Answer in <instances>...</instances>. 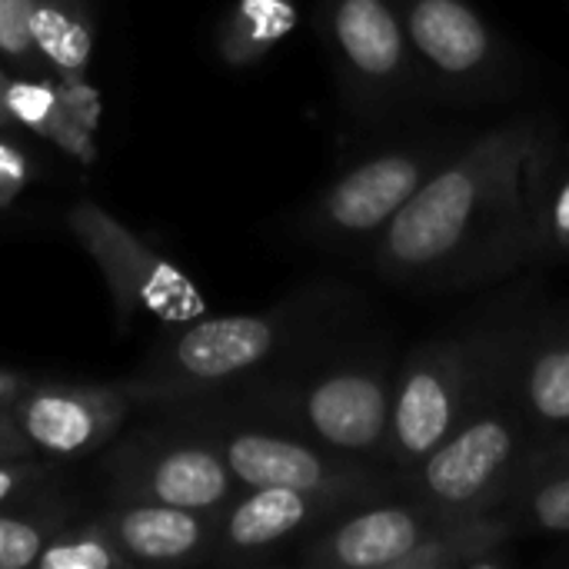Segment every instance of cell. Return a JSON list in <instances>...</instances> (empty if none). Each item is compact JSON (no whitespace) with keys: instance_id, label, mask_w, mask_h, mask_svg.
Listing matches in <instances>:
<instances>
[{"instance_id":"4","label":"cell","mask_w":569,"mask_h":569,"mask_svg":"<svg viewBox=\"0 0 569 569\" xmlns=\"http://www.w3.org/2000/svg\"><path fill=\"white\" fill-rule=\"evenodd\" d=\"M130 407L133 403L120 383L33 380L10 403V417L33 453L47 460H73L107 447L120 433Z\"/></svg>"},{"instance_id":"18","label":"cell","mask_w":569,"mask_h":569,"mask_svg":"<svg viewBox=\"0 0 569 569\" xmlns=\"http://www.w3.org/2000/svg\"><path fill=\"white\" fill-rule=\"evenodd\" d=\"M523 403L550 430H569V337L533 350L523 373Z\"/></svg>"},{"instance_id":"21","label":"cell","mask_w":569,"mask_h":569,"mask_svg":"<svg viewBox=\"0 0 569 569\" xmlns=\"http://www.w3.org/2000/svg\"><path fill=\"white\" fill-rule=\"evenodd\" d=\"M0 63L23 77H53L30 33L27 0H0Z\"/></svg>"},{"instance_id":"10","label":"cell","mask_w":569,"mask_h":569,"mask_svg":"<svg viewBox=\"0 0 569 569\" xmlns=\"http://www.w3.org/2000/svg\"><path fill=\"white\" fill-rule=\"evenodd\" d=\"M423 183V163L410 153H383L353 167L323 197V217L330 227L347 233L377 230L390 223L397 210Z\"/></svg>"},{"instance_id":"8","label":"cell","mask_w":569,"mask_h":569,"mask_svg":"<svg viewBox=\"0 0 569 569\" xmlns=\"http://www.w3.org/2000/svg\"><path fill=\"white\" fill-rule=\"evenodd\" d=\"M210 513L163 503H117L100 527L133 567H173L197 560L210 543Z\"/></svg>"},{"instance_id":"9","label":"cell","mask_w":569,"mask_h":569,"mask_svg":"<svg viewBox=\"0 0 569 569\" xmlns=\"http://www.w3.org/2000/svg\"><path fill=\"white\" fill-rule=\"evenodd\" d=\"M390 393L370 373H333L323 377L303 400L310 430L337 450H370L390 427Z\"/></svg>"},{"instance_id":"13","label":"cell","mask_w":569,"mask_h":569,"mask_svg":"<svg viewBox=\"0 0 569 569\" xmlns=\"http://www.w3.org/2000/svg\"><path fill=\"white\" fill-rule=\"evenodd\" d=\"M420 547V520L400 507H380L340 523L317 550L320 563L347 569L403 567Z\"/></svg>"},{"instance_id":"17","label":"cell","mask_w":569,"mask_h":569,"mask_svg":"<svg viewBox=\"0 0 569 569\" xmlns=\"http://www.w3.org/2000/svg\"><path fill=\"white\" fill-rule=\"evenodd\" d=\"M333 33L347 60L367 77H387L403 60V30L383 0H340Z\"/></svg>"},{"instance_id":"12","label":"cell","mask_w":569,"mask_h":569,"mask_svg":"<svg viewBox=\"0 0 569 569\" xmlns=\"http://www.w3.org/2000/svg\"><path fill=\"white\" fill-rule=\"evenodd\" d=\"M223 460L237 483L260 490V487H287L303 493H327L333 487V470L320 453H313L303 443L260 433V430H240L223 440Z\"/></svg>"},{"instance_id":"6","label":"cell","mask_w":569,"mask_h":569,"mask_svg":"<svg viewBox=\"0 0 569 569\" xmlns=\"http://www.w3.org/2000/svg\"><path fill=\"white\" fill-rule=\"evenodd\" d=\"M513 453L517 427L500 413H480L423 460V490L443 510H467L513 467Z\"/></svg>"},{"instance_id":"2","label":"cell","mask_w":569,"mask_h":569,"mask_svg":"<svg viewBox=\"0 0 569 569\" xmlns=\"http://www.w3.org/2000/svg\"><path fill=\"white\" fill-rule=\"evenodd\" d=\"M280 340V320L260 313L213 317L187 327L140 373L120 383L133 407L173 403L263 363Z\"/></svg>"},{"instance_id":"20","label":"cell","mask_w":569,"mask_h":569,"mask_svg":"<svg viewBox=\"0 0 569 569\" xmlns=\"http://www.w3.org/2000/svg\"><path fill=\"white\" fill-rule=\"evenodd\" d=\"M67 523L60 507L3 510L0 507V569H33L47 540Z\"/></svg>"},{"instance_id":"27","label":"cell","mask_w":569,"mask_h":569,"mask_svg":"<svg viewBox=\"0 0 569 569\" xmlns=\"http://www.w3.org/2000/svg\"><path fill=\"white\" fill-rule=\"evenodd\" d=\"M0 73H3V63H0ZM0 123H13L10 113H7V107H3V90H0Z\"/></svg>"},{"instance_id":"26","label":"cell","mask_w":569,"mask_h":569,"mask_svg":"<svg viewBox=\"0 0 569 569\" xmlns=\"http://www.w3.org/2000/svg\"><path fill=\"white\" fill-rule=\"evenodd\" d=\"M13 157H20V153H13V150L0 147V163H7V160H13ZM23 180H27V177H20V173H3V170H0V200H10Z\"/></svg>"},{"instance_id":"22","label":"cell","mask_w":569,"mask_h":569,"mask_svg":"<svg viewBox=\"0 0 569 569\" xmlns=\"http://www.w3.org/2000/svg\"><path fill=\"white\" fill-rule=\"evenodd\" d=\"M530 517L537 527L553 530V533H569V473L540 483L530 497Z\"/></svg>"},{"instance_id":"16","label":"cell","mask_w":569,"mask_h":569,"mask_svg":"<svg viewBox=\"0 0 569 569\" xmlns=\"http://www.w3.org/2000/svg\"><path fill=\"white\" fill-rule=\"evenodd\" d=\"M30 33L50 73L70 87H90L93 10L90 0H27Z\"/></svg>"},{"instance_id":"19","label":"cell","mask_w":569,"mask_h":569,"mask_svg":"<svg viewBox=\"0 0 569 569\" xmlns=\"http://www.w3.org/2000/svg\"><path fill=\"white\" fill-rule=\"evenodd\" d=\"M133 563L113 547L100 520H87L80 527H60L47 547L40 550L33 569H130Z\"/></svg>"},{"instance_id":"5","label":"cell","mask_w":569,"mask_h":569,"mask_svg":"<svg viewBox=\"0 0 569 569\" xmlns=\"http://www.w3.org/2000/svg\"><path fill=\"white\" fill-rule=\"evenodd\" d=\"M237 477L220 450L203 443H127L110 460V493L117 503H163L213 513L233 497Z\"/></svg>"},{"instance_id":"11","label":"cell","mask_w":569,"mask_h":569,"mask_svg":"<svg viewBox=\"0 0 569 569\" xmlns=\"http://www.w3.org/2000/svg\"><path fill=\"white\" fill-rule=\"evenodd\" d=\"M460 407L457 373L437 360L417 363L393 400V437L407 460H427L450 433Z\"/></svg>"},{"instance_id":"23","label":"cell","mask_w":569,"mask_h":569,"mask_svg":"<svg viewBox=\"0 0 569 569\" xmlns=\"http://www.w3.org/2000/svg\"><path fill=\"white\" fill-rule=\"evenodd\" d=\"M43 477V467L33 463V457L23 460H0V507H7L13 497L30 490Z\"/></svg>"},{"instance_id":"25","label":"cell","mask_w":569,"mask_h":569,"mask_svg":"<svg viewBox=\"0 0 569 569\" xmlns=\"http://www.w3.org/2000/svg\"><path fill=\"white\" fill-rule=\"evenodd\" d=\"M33 380L27 373H17V370H3L0 367V410H10V403L30 387Z\"/></svg>"},{"instance_id":"24","label":"cell","mask_w":569,"mask_h":569,"mask_svg":"<svg viewBox=\"0 0 569 569\" xmlns=\"http://www.w3.org/2000/svg\"><path fill=\"white\" fill-rule=\"evenodd\" d=\"M23 457H33V450L23 440L20 427L13 423L10 410H0V460H23Z\"/></svg>"},{"instance_id":"7","label":"cell","mask_w":569,"mask_h":569,"mask_svg":"<svg viewBox=\"0 0 569 569\" xmlns=\"http://www.w3.org/2000/svg\"><path fill=\"white\" fill-rule=\"evenodd\" d=\"M0 90L13 123H23L80 163L97 160L100 97L93 87H70L60 77H23L3 67Z\"/></svg>"},{"instance_id":"14","label":"cell","mask_w":569,"mask_h":569,"mask_svg":"<svg viewBox=\"0 0 569 569\" xmlns=\"http://www.w3.org/2000/svg\"><path fill=\"white\" fill-rule=\"evenodd\" d=\"M410 40L447 73H467L490 53V30L460 0H417L410 7Z\"/></svg>"},{"instance_id":"1","label":"cell","mask_w":569,"mask_h":569,"mask_svg":"<svg viewBox=\"0 0 569 569\" xmlns=\"http://www.w3.org/2000/svg\"><path fill=\"white\" fill-rule=\"evenodd\" d=\"M67 227L83 253L97 263L103 287L113 300L117 327L137 313H153L160 320H193L203 310L197 287L137 233H130L113 213L93 200H80L67 210Z\"/></svg>"},{"instance_id":"3","label":"cell","mask_w":569,"mask_h":569,"mask_svg":"<svg viewBox=\"0 0 569 569\" xmlns=\"http://www.w3.org/2000/svg\"><path fill=\"white\" fill-rule=\"evenodd\" d=\"M490 200V170L480 157L447 167L417 187L387 230V257L403 270L433 267L460 250Z\"/></svg>"},{"instance_id":"15","label":"cell","mask_w":569,"mask_h":569,"mask_svg":"<svg viewBox=\"0 0 569 569\" xmlns=\"http://www.w3.org/2000/svg\"><path fill=\"white\" fill-rule=\"evenodd\" d=\"M313 517V493L287 487H260L237 500L223 520L220 543L233 557L263 553L293 537Z\"/></svg>"}]
</instances>
